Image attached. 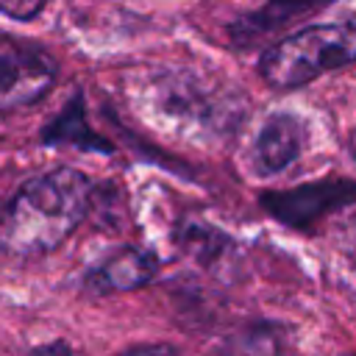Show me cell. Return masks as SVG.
Here are the masks:
<instances>
[{
  "label": "cell",
  "instance_id": "cell-9",
  "mask_svg": "<svg viewBox=\"0 0 356 356\" xmlns=\"http://www.w3.org/2000/svg\"><path fill=\"white\" fill-rule=\"evenodd\" d=\"M0 6L11 19H33L44 8V0H0Z\"/></svg>",
  "mask_w": 356,
  "mask_h": 356
},
{
  "label": "cell",
  "instance_id": "cell-5",
  "mask_svg": "<svg viewBox=\"0 0 356 356\" xmlns=\"http://www.w3.org/2000/svg\"><path fill=\"white\" fill-rule=\"evenodd\" d=\"M303 147V125L292 114H273L256 136V164L261 172H281Z\"/></svg>",
  "mask_w": 356,
  "mask_h": 356
},
{
  "label": "cell",
  "instance_id": "cell-7",
  "mask_svg": "<svg viewBox=\"0 0 356 356\" xmlns=\"http://www.w3.org/2000/svg\"><path fill=\"white\" fill-rule=\"evenodd\" d=\"M331 0H264L259 8H253L250 14L239 17L231 25V36L236 42H253L309 11H317L323 6H328Z\"/></svg>",
  "mask_w": 356,
  "mask_h": 356
},
{
  "label": "cell",
  "instance_id": "cell-1",
  "mask_svg": "<svg viewBox=\"0 0 356 356\" xmlns=\"http://www.w3.org/2000/svg\"><path fill=\"white\" fill-rule=\"evenodd\" d=\"M92 181L70 167L25 181L3 214V250L8 256H42L58 248L86 217Z\"/></svg>",
  "mask_w": 356,
  "mask_h": 356
},
{
  "label": "cell",
  "instance_id": "cell-4",
  "mask_svg": "<svg viewBox=\"0 0 356 356\" xmlns=\"http://www.w3.org/2000/svg\"><path fill=\"white\" fill-rule=\"evenodd\" d=\"M353 195H356V186L348 181H323V184H309L286 192H270L261 200H264V209H270L286 225H303L323 217L328 209L348 203Z\"/></svg>",
  "mask_w": 356,
  "mask_h": 356
},
{
  "label": "cell",
  "instance_id": "cell-8",
  "mask_svg": "<svg viewBox=\"0 0 356 356\" xmlns=\"http://www.w3.org/2000/svg\"><path fill=\"white\" fill-rule=\"evenodd\" d=\"M47 142H70V145H78V147H95V150H108V145L103 139H97L86 125H83V117H81V106L72 103L70 108H64V114L50 125V131L44 134Z\"/></svg>",
  "mask_w": 356,
  "mask_h": 356
},
{
  "label": "cell",
  "instance_id": "cell-2",
  "mask_svg": "<svg viewBox=\"0 0 356 356\" xmlns=\"http://www.w3.org/2000/svg\"><path fill=\"white\" fill-rule=\"evenodd\" d=\"M356 61V14L320 22L275 42L259 61L261 78L275 89L303 86L323 72Z\"/></svg>",
  "mask_w": 356,
  "mask_h": 356
},
{
  "label": "cell",
  "instance_id": "cell-12",
  "mask_svg": "<svg viewBox=\"0 0 356 356\" xmlns=\"http://www.w3.org/2000/svg\"><path fill=\"white\" fill-rule=\"evenodd\" d=\"M350 150H353V156H356V134L350 136Z\"/></svg>",
  "mask_w": 356,
  "mask_h": 356
},
{
  "label": "cell",
  "instance_id": "cell-10",
  "mask_svg": "<svg viewBox=\"0 0 356 356\" xmlns=\"http://www.w3.org/2000/svg\"><path fill=\"white\" fill-rule=\"evenodd\" d=\"M120 356H181V353H175L167 345H136V348L122 350Z\"/></svg>",
  "mask_w": 356,
  "mask_h": 356
},
{
  "label": "cell",
  "instance_id": "cell-3",
  "mask_svg": "<svg viewBox=\"0 0 356 356\" xmlns=\"http://www.w3.org/2000/svg\"><path fill=\"white\" fill-rule=\"evenodd\" d=\"M0 64H3V86H0L3 111L39 100L56 81V64L42 50L19 44L11 36L3 39Z\"/></svg>",
  "mask_w": 356,
  "mask_h": 356
},
{
  "label": "cell",
  "instance_id": "cell-6",
  "mask_svg": "<svg viewBox=\"0 0 356 356\" xmlns=\"http://www.w3.org/2000/svg\"><path fill=\"white\" fill-rule=\"evenodd\" d=\"M156 259L139 248H122L106 261H100L89 275L86 284L95 292H111V289H134L153 278Z\"/></svg>",
  "mask_w": 356,
  "mask_h": 356
},
{
  "label": "cell",
  "instance_id": "cell-11",
  "mask_svg": "<svg viewBox=\"0 0 356 356\" xmlns=\"http://www.w3.org/2000/svg\"><path fill=\"white\" fill-rule=\"evenodd\" d=\"M31 356H75L67 345H44V348H36Z\"/></svg>",
  "mask_w": 356,
  "mask_h": 356
}]
</instances>
